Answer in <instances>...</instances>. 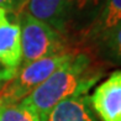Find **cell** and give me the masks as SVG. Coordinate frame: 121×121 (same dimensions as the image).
<instances>
[{
  "label": "cell",
  "mask_w": 121,
  "mask_h": 121,
  "mask_svg": "<svg viewBox=\"0 0 121 121\" xmlns=\"http://www.w3.org/2000/svg\"><path fill=\"white\" fill-rule=\"evenodd\" d=\"M121 25V0H104L94 24L86 31L79 45V51H93L110 32Z\"/></svg>",
  "instance_id": "8992f818"
},
{
  "label": "cell",
  "mask_w": 121,
  "mask_h": 121,
  "mask_svg": "<svg viewBox=\"0 0 121 121\" xmlns=\"http://www.w3.org/2000/svg\"><path fill=\"white\" fill-rule=\"evenodd\" d=\"M89 103L101 121H121V69L112 72L95 88Z\"/></svg>",
  "instance_id": "5b68a950"
},
{
  "label": "cell",
  "mask_w": 121,
  "mask_h": 121,
  "mask_svg": "<svg viewBox=\"0 0 121 121\" xmlns=\"http://www.w3.org/2000/svg\"><path fill=\"white\" fill-rule=\"evenodd\" d=\"M91 52L98 59L121 67V25L110 32Z\"/></svg>",
  "instance_id": "9c48e42d"
},
{
  "label": "cell",
  "mask_w": 121,
  "mask_h": 121,
  "mask_svg": "<svg viewBox=\"0 0 121 121\" xmlns=\"http://www.w3.org/2000/svg\"><path fill=\"white\" fill-rule=\"evenodd\" d=\"M17 20L21 46L20 65L56 54L78 51L57 30L45 21L34 17L29 13L21 11L17 15Z\"/></svg>",
  "instance_id": "3957f363"
},
{
  "label": "cell",
  "mask_w": 121,
  "mask_h": 121,
  "mask_svg": "<svg viewBox=\"0 0 121 121\" xmlns=\"http://www.w3.org/2000/svg\"><path fill=\"white\" fill-rule=\"evenodd\" d=\"M0 121H41L40 115L24 100L0 104Z\"/></svg>",
  "instance_id": "30bf717a"
},
{
  "label": "cell",
  "mask_w": 121,
  "mask_h": 121,
  "mask_svg": "<svg viewBox=\"0 0 121 121\" xmlns=\"http://www.w3.org/2000/svg\"><path fill=\"white\" fill-rule=\"evenodd\" d=\"M103 4L104 0H27L22 11L52 26L79 51Z\"/></svg>",
  "instance_id": "7a4b0ae2"
},
{
  "label": "cell",
  "mask_w": 121,
  "mask_h": 121,
  "mask_svg": "<svg viewBox=\"0 0 121 121\" xmlns=\"http://www.w3.org/2000/svg\"><path fill=\"white\" fill-rule=\"evenodd\" d=\"M41 121H99L89 103V95H78L60 101Z\"/></svg>",
  "instance_id": "ba28073f"
},
{
  "label": "cell",
  "mask_w": 121,
  "mask_h": 121,
  "mask_svg": "<svg viewBox=\"0 0 121 121\" xmlns=\"http://www.w3.org/2000/svg\"><path fill=\"white\" fill-rule=\"evenodd\" d=\"M0 63L16 70L21 64L20 26L17 15L0 8Z\"/></svg>",
  "instance_id": "52a82bcc"
},
{
  "label": "cell",
  "mask_w": 121,
  "mask_h": 121,
  "mask_svg": "<svg viewBox=\"0 0 121 121\" xmlns=\"http://www.w3.org/2000/svg\"><path fill=\"white\" fill-rule=\"evenodd\" d=\"M27 0H0V8L14 15H19L25 9Z\"/></svg>",
  "instance_id": "8fae6325"
},
{
  "label": "cell",
  "mask_w": 121,
  "mask_h": 121,
  "mask_svg": "<svg viewBox=\"0 0 121 121\" xmlns=\"http://www.w3.org/2000/svg\"><path fill=\"white\" fill-rule=\"evenodd\" d=\"M77 52L70 51L20 65L15 74L0 88V104L17 103L29 96L53 72L72 59Z\"/></svg>",
  "instance_id": "277c9868"
},
{
  "label": "cell",
  "mask_w": 121,
  "mask_h": 121,
  "mask_svg": "<svg viewBox=\"0 0 121 121\" xmlns=\"http://www.w3.org/2000/svg\"><path fill=\"white\" fill-rule=\"evenodd\" d=\"M103 74L104 70L96 63L93 54L78 51L72 59L53 72L22 100L34 108L40 115V119H42L60 101L88 94Z\"/></svg>",
  "instance_id": "6da1fadb"
},
{
  "label": "cell",
  "mask_w": 121,
  "mask_h": 121,
  "mask_svg": "<svg viewBox=\"0 0 121 121\" xmlns=\"http://www.w3.org/2000/svg\"><path fill=\"white\" fill-rule=\"evenodd\" d=\"M15 72H16V70L10 69V68L5 67L4 64L0 63V88L6 83L10 78H11V77L15 74Z\"/></svg>",
  "instance_id": "7c38bea8"
}]
</instances>
